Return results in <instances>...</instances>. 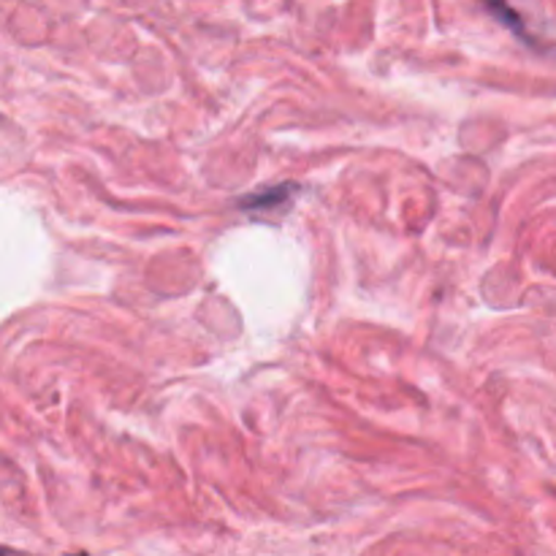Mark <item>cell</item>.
I'll return each mask as SVG.
<instances>
[{
  "label": "cell",
  "instance_id": "2",
  "mask_svg": "<svg viewBox=\"0 0 556 556\" xmlns=\"http://www.w3.org/2000/svg\"><path fill=\"white\" fill-rule=\"evenodd\" d=\"M286 188H275V190H264V193H255L253 199L244 201L242 206H269L271 201H282L286 199Z\"/></svg>",
  "mask_w": 556,
  "mask_h": 556
},
{
  "label": "cell",
  "instance_id": "1",
  "mask_svg": "<svg viewBox=\"0 0 556 556\" xmlns=\"http://www.w3.org/2000/svg\"><path fill=\"white\" fill-rule=\"evenodd\" d=\"M486 3L492 5V11L500 16V20L505 22V25L514 27L516 33H525V25H521V20L514 14V11H510V5L505 3V0H486Z\"/></svg>",
  "mask_w": 556,
  "mask_h": 556
}]
</instances>
